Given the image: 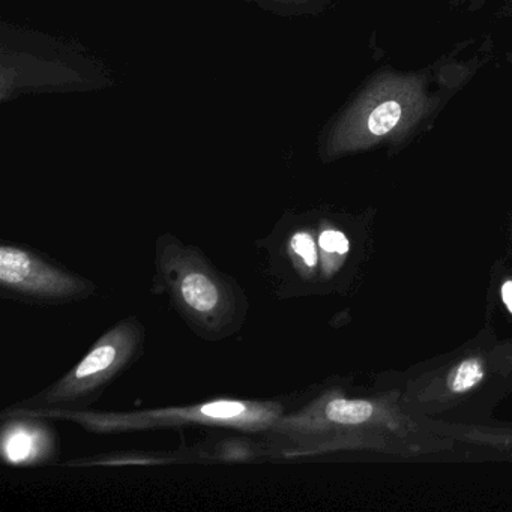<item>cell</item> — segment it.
Returning <instances> with one entry per match:
<instances>
[{"instance_id": "3957f363", "label": "cell", "mask_w": 512, "mask_h": 512, "mask_svg": "<svg viewBox=\"0 0 512 512\" xmlns=\"http://www.w3.org/2000/svg\"><path fill=\"white\" fill-rule=\"evenodd\" d=\"M145 340V326L136 316L119 320L61 379L10 407L29 412L89 409L121 374L139 361Z\"/></svg>"}, {"instance_id": "52a82bcc", "label": "cell", "mask_w": 512, "mask_h": 512, "mask_svg": "<svg viewBox=\"0 0 512 512\" xmlns=\"http://www.w3.org/2000/svg\"><path fill=\"white\" fill-rule=\"evenodd\" d=\"M0 452L10 466H41L56 455V436L43 416L2 412Z\"/></svg>"}, {"instance_id": "5bb4252c", "label": "cell", "mask_w": 512, "mask_h": 512, "mask_svg": "<svg viewBox=\"0 0 512 512\" xmlns=\"http://www.w3.org/2000/svg\"><path fill=\"white\" fill-rule=\"evenodd\" d=\"M455 2H463V4H466V2H470V4H472V7L476 8V2H482V0H455Z\"/></svg>"}, {"instance_id": "9c48e42d", "label": "cell", "mask_w": 512, "mask_h": 512, "mask_svg": "<svg viewBox=\"0 0 512 512\" xmlns=\"http://www.w3.org/2000/svg\"><path fill=\"white\" fill-rule=\"evenodd\" d=\"M320 254V277L329 278L337 268V260L343 259L350 250L349 238L341 230L323 226L317 233Z\"/></svg>"}, {"instance_id": "277c9868", "label": "cell", "mask_w": 512, "mask_h": 512, "mask_svg": "<svg viewBox=\"0 0 512 512\" xmlns=\"http://www.w3.org/2000/svg\"><path fill=\"white\" fill-rule=\"evenodd\" d=\"M436 80L433 74L377 77L344 122L341 145L358 148L409 136L439 109L440 101L448 100L431 89Z\"/></svg>"}, {"instance_id": "ba28073f", "label": "cell", "mask_w": 512, "mask_h": 512, "mask_svg": "<svg viewBox=\"0 0 512 512\" xmlns=\"http://www.w3.org/2000/svg\"><path fill=\"white\" fill-rule=\"evenodd\" d=\"M202 460L248 461L271 457L272 451L265 439H226L203 449H191Z\"/></svg>"}, {"instance_id": "7c38bea8", "label": "cell", "mask_w": 512, "mask_h": 512, "mask_svg": "<svg viewBox=\"0 0 512 512\" xmlns=\"http://www.w3.org/2000/svg\"><path fill=\"white\" fill-rule=\"evenodd\" d=\"M502 301L512 314V281H506L502 286Z\"/></svg>"}, {"instance_id": "4fadbf2b", "label": "cell", "mask_w": 512, "mask_h": 512, "mask_svg": "<svg viewBox=\"0 0 512 512\" xmlns=\"http://www.w3.org/2000/svg\"><path fill=\"white\" fill-rule=\"evenodd\" d=\"M500 2H503L502 13L512 17V0H500Z\"/></svg>"}, {"instance_id": "30bf717a", "label": "cell", "mask_w": 512, "mask_h": 512, "mask_svg": "<svg viewBox=\"0 0 512 512\" xmlns=\"http://www.w3.org/2000/svg\"><path fill=\"white\" fill-rule=\"evenodd\" d=\"M484 376V367H482L481 362L478 359L470 358L461 362L452 371L451 376H449L448 385L452 391L461 394V392H467L475 388L484 379Z\"/></svg>"}, {"instance_id": "5b68a950", "label": "cell", "mask_w": 512, "mask_h": 512, "mask_svg": "<svg viewBox=\"0 0 512 512\" xmlns=\"http://www.w3.org/2000/svg\"><path fill=\"white\" fill-rule=\"evenodd\" d=\"M94 281L26 245H0V292L4 298L43 307L85 301L97 293Z\"/></svg>"}, {"instance_id": "6da1fadb", "label": "cell", "mask_w": 512, "mask_h": 512, "mask_svg": "<svg viewBox=\"0 0 512 512\" xmlns=\"http://www.w3.org/2000/svg\"><path fill=\"white\" fill-rule=\"evenodd\" d=\"M152 295L164 296L191 332L220 343L241 332L250 302L241 284L196 245L163 233L155 242Z\"/></svg>"}, {"instance_id": "7a4b0ae2", "label": "cell", "mask_w": 512, "mask_h": 512, "mask_svg": "<svg viewBox=\"0 0 512 512\" xmlns=\"http://www.w3.org/2000/svg\"><path fill=\"white\" fill-rule=\"evenodd\" d=\"M283 400H239L218 398L190 406L157 407L134 412H97V410H29L7 407V413L43 416L74 422L86 431L98 434L133 433V431L166 430V428L214 427L230 428L245 433L268 431L287 412Z\"/></svg>"}, {"instance_id": "8fae6325", "label": "cell", "mask_w": 512, "mask_h": 512, "mask_svg": "<svg viewBox=\"0 0 512 512\" xmlns=\"http://www.w3.org/2000/svg\"><path fill=\"white\" fill-rule=\"evenodd\" d=\"M178 458L176 457H154V455H128L124 454L122 457H103V458H95V460H83V463H95V464H103V466H109V464H152V463H167V461H176Z\"/></svg>"}, {"instance_id": "8992f818", "label": "cell", "mask_w": 512, "mask_h": 512, "mask_svg": "<svg viewBox=\"0 0 512 512\" xmlns=\"http://www.w3.org/2000/svg\"><path fill=\"white\" fill-rule=\"evenodd\" d=\"M256 247L265 253L266 274L278 299L302 295L320 277L317 235L307 223L281 218Z\"/></svg>"}]
</instances>
